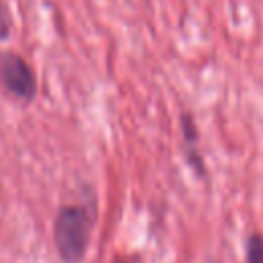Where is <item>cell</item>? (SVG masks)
<instances>
[{
	"label": "cell",
	"mask_w": 263,
	"mask_h": 263,
	"mask_svg": "<svg viewBox=\"0 0 263 263\" xmlns=\"http://www.w3.org/2000/svg\"><path fill=\"white\" fill-rule=\"evenodd\" d=\"M115 263H125V261H123V259H119V261H115Z\"/></svg>",
	"instance_id": "cell-6"
},
{
	"label": "cell",
	"mask_w": 263,
	"mask_h": 263,
	"mask_svg": "<svg viewBox=\"0 0 263 263\" xmlns=\"http://www.w3.org/2000/svg\"><path fill=\"white\" fill-rule=\"evenodd\" d=\"M92 216L84 205H66L60 210L53 226V238L62 261L78 263L88 247Z\"/></svg>",
	"instance_id": "cell-1"
},
{
	"label": "cell",
	"mask_w": 263,
	"mask_h": 263,
	"mask_svg": "<svg viewBox=\"0 0 263 263\" xmlns=\"http://www.w3.org/2000/svg\"><path fill=\"white\" fill-rule=\"evenodd\" d=\"M181 129H183V140H185V148H187V160L189 164L193 166V171L203 177L205 173V166H203V160L199 156V148H197V127H195V121L191 117V113H183L181 117Z\"/></svg>",
	"instance_id": "cell-3"
},
{
	"label": "cell",
	"mask_w": 263,
	"mask_h": 263,
	"mask_svg": "<svg viewBox=\"0 0 263 263\" xmlns=\"http://www.w3.org/2000/svg\"><path fill=\"white\" fill-rule=\"evenodd\" d=\"M12 29V16L4 0H0V39H6Z\"/></svg>",
	"instance_id": "cell-5"
},
{
	"label": "cell",
	"mask_w": 263,
	"mask_h": 263,
	"mask_svg": "<svg viewBox=\"0 0 263 263\" xmlns=\"http://www.w3.org/2000/svg\"><path fill=\"white\" fill-rule=\"evenodd\" d=\"M245 261L247 263H263V234L253 232L247 238L245 247Z\"/></svg>",
	"instance_id": "cell-4"
},
{
	"label": "cell",
	"mask_w": 263,
	"mask_h": 263,
	"mask_svg": "<svg viewBox=\"0 0 263 263\" xmlns=\"http://www.w3.org/2000/svg\"><path fill=\"white\" fill-rule=\"evenodd\" d=\"M0 82L10 95L25 101H31L37 92V80L31 66L16 53H4L0 58Z\"/></svg>",
	"instance_id": "cell-2"
}]
</instances>
